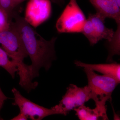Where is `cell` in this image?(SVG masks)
Wrapping results in <instances>:
<instances>
[{"mask_svg":"<svg viewBox=\"0 0 120 120\" xmlns=\"http://www.w3.org/2000/svg\"><path fill=\"white\" fill-rule=\"evenodd\" d=\"M14 22H12L19 34L28 56L31 61L32 80L39 76L40 69L44 68L48 71L52 63L56 60L55 44L56 37L47 41L41 36L24 17L13 14Z\"/></svg>","mask_w":120,"mask_h":120,"instance_id":"1","label":"cell"},{"mask_svg":"<svg viewBox=\"0 0 120 120\" xmlns=\"http://www.w3.org/2000/svg\"><path fill=\"white\" fill-rule=\"evenodd\" d=\"M88 79L87 85L90 90V98L95 105H106L112 100V93L120 83L113 78L105 75H99L90 69L84 68Z\"/></svg>","mask_w":120,"mask_h":120,"instance_id":"2","label":"cell"},{"mask_svg":"<svg viewBox=\"0 0 120 120\" xmlns=\"http://www.w3.org/2000/svg\"><path fill=\"white\" fill-rule=\"evenodd\" d=\"M90 99L88 86L79 87L71 84L58 105L52 107L58 114L66 116L69 112L82 105Z\"/></svg>","mask_w":120,"mask_h":120,"instance_id":"4","label":"cell"},{"mask_svg":"<svg viewBox=\"0 0 120 120\" xmlns=\"http://www.w3.org/2000/svg\"><path fill=\"white\" fill-rule=\"evenodd\" d=\"M109 42L108 49L109 55L107 62H112L113 57L114 55H120V25H117L116 30L114 31L113 37Z\"/></svg>","mask_w":120,"mask_h":120,"instance_id":"11","label":"cell"},{"mask_svg":"<svg viewBox=\"0 0 120 120\" xmlns=\"http://www.w3.org/2000/svg\"><path fill=\"white\" fill-rule=\"evenodd\" d=\"M116 1L117 2L118 4L120 6V0H116Z\"/></svg>","mask_w":120,"mask_h":120,"instance_id":"20","label":"cell"},{"mask_svg":"<svg viewBox=\"0 0 120 120\" xmlns=\"http://www.w3.org/2000/svg\"><path fill=\"white\" fill-rule=\"evenodd\" d=\"M97 11V13L105 19L114 20L120 24V6L116 0H89Z\"/></svg>","mask_w":120,"mask_h":120,"instance_id":"7","label":"cell"},{"mask_svg":"<svg viewBox=\"0 0 120 120\" xmlns=\"http://www.w3.org/2000/svg\"><path fill=\"white\" fill-rule=\"evenodd\" d=\"M86 19L76 0H70L57 21L56 28L60 33H81Z\"/></svg>","mask_w":120,"mask_h":120,"instance_id":"3","label":"cell"},{"mask_svg":"<svg viewBox=\"0 0 120 120\" xmlns=\"http://www.w3.org/2000/svg\"><path fill=\"white\" fill-rule=\"evenodd\" d=\"M88 18L92 24L95 34L99 41L106 39L108 42L111 41L113 37L114 31L112 29L107 28L105 25V19L98 13H90Z\"/></svg>","mask_w":120,"mask_h":120,"instance_id":"10","label":"cell"},{"mask_svg":"<svg viewBox=\"0 0 120 120\" xmlns=\"http://www.w3.org/2000/svg\"><path fill=\"white\" fill-rule=\"evenodd\" d=\"M27 118L23 114L19 112V114L17 116H15L12 119H11L12 120H27Z\"/></svg>","mask_w":120,"mask_h":120,"instance_id":"17","label":"cell"},{"mask_svg":"<svg viewBox=\"0 0 120 120\" xmlns=\"http://www.w3.org/2000/svg\"><path fill=\"white\" fill-rule=\"evenodd\" d=\"M9 58L4 50L0 47V67L5 69L14 79L16 72L18 71L17 65L15 61L9 60Z\"/></svg>","mask_w":120,"mask_h":120,"instance_id":"12","label":"cell"},{"mask_svg":"<svg viewBox=\"0 0 120 120\" xmlns=\"http://www.w3.org/2000/svg\"><path fill=\"white\" fill-rule=\"evenodd\" d=\"M52 13L50 0H29L25 10V20L34 28L49 19Z\"/></svg>","mask_w":120,"mask_h":120,"instance_id":"6","label":"cell"},{"mask_svg":"<svg viewBox=\"0 0 120 120\" xmlns=\"http://www.w3.org/2000/svg\"><path fill=\"white\" fill-rule=\"evenodd\" d=\"M81 33L88 39L91 45H94L99 41L95 34L92 22L89 18L86 19Z\"/></svg>","mask_w":120,"mask_h":120,"instance_id":"13","label":"cell"},{"mask_svg":"<svg viewBox=\"0 0 120 120\" xmlns=\"http://www.w3.org/2000/svg\"><path fill=\"white\" fill-rule=\"evenodd\" d=\"M76 115L81 120H108L106 105H96L91 109L84 105L74 109Z\"/></svg>","mask_w":120,"mask_h":120,"instance_id":"9","label":"cell"},{"mask_svg":"<svg viewBox=\"0 0 120 120\" xmlns=\"http://www.w3.org/2000/svg\"><path fill=\"white\" fill-rule=\"evenodd\" d=\"M14 97V105L19 107L20 112L27 118L33 120H41L43 118L53 114H58L54 110L47 109L34 103L23 97L16 88L11 90Z\"/></svg>","mask_w":120,"mask_h":120,"instance_id":"5","label":"cell"},{"mask_svg":"<svg viewBox=\"0 0 120 120\" xmlns=\"http://www.w3.org/2000/svg\"><path fill=\"white\" fill-rule=\"evenodd\" d=\"M16 7L12 0H0V8L11 17H12L13 10Z\"/></svg>","mask_w":120,"mask_h":120,"instance_id":"15","label":"cell"},{"mask_svg":"<svg viewBox=\"0 0 120 120\" xmlns=\"http://www.w3.org/2000/svg\"><path fill=\"white\" fill-rule=\"evenodd\" d=\"M50 1L53 3L61 4L64 3V0H50Z\"/></svg>","mask_w":120,"mask_h":120,"instance_id":"18","label":"cell"},{"mask_svg":"<svg viewBox=\"0 0 120 120\" xmlns=\"http://www.w3.org/2000/svg\"><path fill=\"white\" fill-rule=\"evenodd\" d=\"M20 1V3H22V2H23V1H25V0H19Z\"/></svg>","mask_w":120,"mask_h":120,"instance_id":"21","label":"cell"},{"mask_svg":"<svg viewBox=\"0 0 120 120\" xmlns=\"http://www.w3.org/2000/svg\"><path fill=\"white\" fill-rule=\"evenodd\" d=\"M75 64L77 67L90 69L97 71L103 75L112 77L120 83V64L116 62L107 64H89L79 61H76Z\"/></svg>","mask_w":120,"mask_h":120,"instance_id":"8","label":"cell"},{"mask_svg":"<svg viewBox=\"0 0 120 120\" xmlns=\"http://www.w3.org/2000/svg\"><path fill=\"white\" fill-rule=\"evenodd\" d=\"M13 1V2L15 3V5L16 6H17L18 4H20V2L19 0H12Z\"/></svg>","mask_w":120,"mask_h":120,"instance_id":"19","label":"cell"},{"mask_svg":"<svg viewBox=\"0 0 120 120\" xmlns=\"http://www.w3.org/2000/svg\"><path fill=\"white\" fill-rule=\"evenodd\" d=\"M11 19L12 17L0 8V32L10 27Z\"/></svg>","mask_w":120,"mask_h":120,"instance_id":"14","label":"cell"},{"mask_svg":"<svg viewBox=\"0 0 120 120\" xmlns=\"http://www.w3.org/2000/svg\"><path fill=\"white\" fill-rule=\"evenodd\" d=\"M8 98L4 94L0 87V112L4 104L5 101ZM0 118V120H1Z\"/></svg>","mask_w":120,"mask_h":120,"instance_id":"16","label":"cell"}]
</instances>
